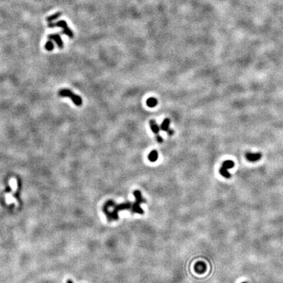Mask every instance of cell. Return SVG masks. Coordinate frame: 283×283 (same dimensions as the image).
Listing matches in <instances>:
<instances>
[{"label":"cell","instance_id":"1","mask_svg":"<svg viewBox=\"0 0 283 283\" xmlns=\"http://www.w3.org/2000/svg\"><path fill=\"white\" fill-rule=\"evenodd\" d=\"M132 204L131 202H125L123 203L116 204L112 200L107 201L104 204L103 211L108 221L117 220L118 219V212L121 211L130 210L131 211Z\"/></svg>","mask_w":283,"mask_h":283},{"label":"cell","instance_id":"2","mask_svg":"<svg viewBox=\"0 0 283 283\" xmlns=\"http://www.w3.org/2000/svg\"><path fill=\"white\" fill-rule=\"evenodd\" d=\"M134 195L135 197L136 201L132 204V207L131 212L132 213H138L142 214H144V211L141 208L140 205L143 203H146V201L142 196V193L139 190H136L134 192Z\"/></svg>","mask_w":283,"mask_h":283},{"label":"cell","instance_id":"3","mask_svg":"<svg viewBox=\"0 0 283 283\" xmlns=\"http://www.w3.org/2000/svg\"><path fill=\"white\" fill-rule=\"evenodd\" d=\"M59 95L62 97H69L72 99V102L77 106H80L82 105L83 100L81 97L76 95V94L72 92L69 89H61L59 92Z\"/></svg>","mask_w":283,"mask_h":283},{"label":"cell","instance_id":"4","mask_svg":"<svg viewBox=\"0 0 283 283\" xmlns=\"http://www.w3.org/2000/svg\"><path fill=\"white\" fill-rule=\"evenodd\" d=\"M48 26L49 28H55V27H60V28H62L63 30H62L63 33H64V34L66 35L67 36H68L70 38L73 37L74 36L73 33L68 26V24H67L65 21H59L55 24L51 22L48 24Z\"/></svg>","mask_w":283,"mask_h":283},{"label":"cell","instance_id":"5","mask_svg":"<svg viewBox=\"0 0 283 283\" xmlns=\"http://www.w3.org/2000/svg\"><path fill=\"white\" fill-rule=\"evenodd\" d=\"M234 166V162L231 160L225 161L222 164L221 167L220 169V173L222 176L226 178H230L231 177V174L228 172V170L232 168Z\"/></svg>","mask_w":283,"mask_h":283},{"label":"cell","instance_id":"6","mask_svg":"<svg viewBox=\"0 0 283 283\" xmlns=\"http://www.w3.org/2000/svg\"><path fill=\"white\" fill-rule=\"evenodd\" d=\"M261 157V154L260 153H251L248 152L246 153V158L248 161L251 162H256L260 160Z\"/></svg>","mask_w":283,"mask_h":283},{"label":"cell","instance_id":"7","mask_svg":"<svg viewBox=\"0 0 283 283\" xmlns=\"http://www.w3.org/2000/svg\"><path fill=\"white\" fill-rule=\"evenodd\" d=\"M48 38L50 39L51 40H53L55 41L58 47L60 49H62L64 47V43L63 41L62 40V38L60 37V36L59 34H51L48 36Z\"/></svg>","mask_w":283,"mask_h":283},{"label":"cell","instance_id":"8","mask_svg":"<svg viewBox=\"0 0 283 283\" xmlns=\"http://www.w3.org/2000/svg\"><path fill=\"white\" fill-rule=\"evenodd\" d=\"M194 269H195V271H196L197 273L202 274V273H205L206 271V264H205L204 262L199 261V262H197V264L195 265Z\"/></svg>","mask_w":283,"mask_h":283},{"label":"cell","instance_id":"9","mask_svg":"<svg viewBox=\"0 0 283 283\" xmlns=\"http://www.w3.org/2000/svg\"><path fill=\"white\" fill-rule=\"evenodd\" d=\"M150 129L151 131L156 134H159V131H160V127L158 125V124L156 123V121L154 119H151L150 121Z\"/></svg>","mask_w":283,"mask_h":283},{"label":"cell","instance_id":"10","mask_svg":"<svg viewBox=\"0 0 283 283\" xmlns=\"http://www.w3.org/2000/svg\"><path fill=\"white\" fill-rule=\"evenodd\" d=\"M170 123H171V120L169 119L166 118V119H164V121H163V123H161V125L160 129L161 130H163V131L167 132L168 130L170 129V128H169Z\"/></svg>","mask_w":283,"mask_h":283},{"label":"cell","instance_id":"11","mask_svg":"<svg viewBox=\"0 0 283 283\" xmlns=\"http://www.w3.org/2000/svg\"><path fill=\"white\" fill-rule=\"evenodd\" d=\"M158 152L156 150H152L150 154L148 155V159H149L150 161L151 162H156V161L158 159Z\"/></svg>","mask_w":283,"mask_h":283},{"label":"cell","instance_id":"12","mask_svg":"<svg viewBox=\"0 0 283 283\" xmlns=\"http://www.w3.org/2000/svg\"><path fill=\"white\" fill-rule=\"evenodd\" d=\"M158 104V100L154 97L149 98L146 101V104L148 107H156Z\"/></svg>","mask_w":283,"mask_h":283},{"label":"cell","instance_id":"13","mask_svg":"<svg viewBox=\"0 0 283 283\" xmlns=\"http://www.w3.org/2000/svg\"><path fill=\"white\" fill-rule=\"evenodd\" d=\"M60 15H61V12H57V13H55V14H54V15H51V16H49V17H47V21L51 23V22H52V21H55L56 19L60 17Z\"/></svg>","mask_w":283,"mask_h":283},{"label":"cell","instance_id":"14","mask_svg":"<svg viewBox=\"0 0 283 283\" xmlns=\"http://www.w3.org/2000/svg\"><path fill=\"white\" fill-rule=\"evenodd\" d=\"M45 49L48 51H51L54 49V45L51 41H48L47 42L45 45Z\"/></svg>","mask_w":283,"mask_h":283},{"label":"cell","instance_id":"15","mask_svg":"<svg viewBox=\"0 0 283 283\" xmlns=\"http://www.w3.org/2000/svg\"><path fill=\"white\" fill-rule=\"evenodd\" d=\"M156 139L157 140V142L159 143H163V138L161 137L159 134H156Z\"/></svg>","mask_w":283,"mask_h":283},{"label":"cell","instance_id":"16","mask_svg":"<svg viewBox=\"0 0 283 283\" xmlns=\"http://www.w3.org/2000/svg\"><path fill=\"white\" fill-rule=\"evenodd\" d=\"M167 133H168V135H170V136H172V135H173V134H174V130H172V129H168V131H167Z\"/></svg>","mask_w":283,"mask_h":283},{"label":"cell","instance_id":"17","mask_svg":"<svg viewBox=\"0 0 283 283\" xmlns=\"http://www.w3.org/2000/svg\"><path fill=\"white\" fill-rule=\"evenodd\" d=\"M68 283H73V282H72L71 281H68Z\"/></svg>","mask_w":283,"mask_h":283},{"label":"cell","instance_id":"18","mask_svg":"<svg viewBox=\"0 0 283 283\" xmlns=\"http://www.w3.org/2000/svg\"><path fill=\"white\" fill-rule=\"evenodd\" d=\"M242 283H247V282H242Z\"/></svg>","mask_w":283,"mask_h":283}]
</instances>
